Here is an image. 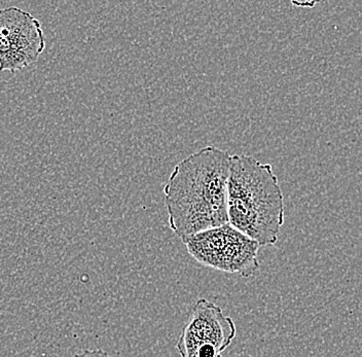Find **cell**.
Returning a JSON list of instances; mask_svg holds the SVG:
<instances>
[{
	"instance_id": "obj_5",
	"label": "cell",
	"mask_w": 362,
	"mask_h": 357,
	"mask_svg": "<svg viewBox=\"0 0 362 357\" xmlns=\"http://www.w3.org/2000/svg\"><path fill=\"white\" fill-rule=\"evenodd\" d=\"M45 49L42 24L30 13L16 6L0 10V71L26 69Z\"/></svg>"
},
{
	"instance_id": "obj_6",
	"label": "cell",
	"mask_w": 362,
	"mask_h": 357,
	"mask_svg": "<svg viewBox=\"0 0 362 357\" xmlns=\"http://www.w3.org/2000/svg\"><path fill=\"white\" fill-rule=\"evenodd\" d=\"M74 357H112L107 352L102 349L83 350L81 353L74 354Z\"/></svg>"
},
{
	"instance_id": "obj_2",
	"label": "cell",
	"mask_w": 362,
	"mask_h": 357,
	"mask_svg": "<svg viewBox=\"0 0 362 357\" xmlns=\"http://www.w3.org/2000/svg\"><path fill=\"white\" fill-rule=\"evenodd\" d=\"M226 209L228 223L259 246L277 243L284 197L271 164L244 153L230 156Z\"/></svg>"
},
{
	"instance_id": "obj_1",
	"label": "cell",
	"mask_w": 362,
	"mask_h": 357,
	"mask_svg": "<svg viewBox=\"0 0 362 357\" xmlns=\"http://www.w3.org/2000/svg\"><path fill=\"white\" fill-rule=\"evenodd\" d=\"M230 155L208 146L174 167L164 187L170 229L182 241L228 223V180Z\"/></svg>"
},
{
	"instance_id": "obj_4",
	"label": "cell",
	"mask_w": 362,
	"mask_h": 357,
	"mask_svg": "<svg viewBox=\"0 0 362 357\" xmlns=\"http://www.w3.org/2000/svg\"><path fill=\"white\" fill-rule=\"evenodd\" d=\"M236 334L234 320L221 307L200 299L192 306L176 349L180 357H223Z\"/></svg>"
},
{
	"instance_id": "obj_3",
	"label": "cell",
	"mask_w": 362,
	"mask_h": 357,
	"mask_svg": "<svg viewBox=\"0 0 362 357\" xmlns=\"http://www.w3.org/2000/svg\"><path fill=\"white\" fill-rule=\"evenodd\" d=\"M183 243L192 259L214 270L244 278L252 277L259 270V244L230 223L203 230Z\"/></svg>"
}]
</instances>
